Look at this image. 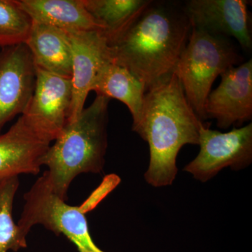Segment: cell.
<instances>
[{
    "label": "cell",
    "mask_w": 252,
    "mask_h": 252,
    "mask_svg": "<svg viewBox=\"0 0 252 252\" xmlns=\"http://www.w3.org/2000/svg\"><path fill=\"white\" fill-rule=\"evenodd\" d=\"M19 185L18 176L0 178V252H17L27 247V236L13 218L14 198Z\"/></svg>",
    "instance_id": "e0dca14e"
},
{
    "label": "cell",
    "mask_w": 252,
    "mask_h": 252,
    "mask_svg": "<svg viewBox=\"0 0 252 252\" xmlns=\"http://www.w3.org/2000/svg\"><path fill=\"white\" fill-rule=\"evenodd\" d=\"M152 0H84L93 18L102 28L107 41L114 40Z\"/></svg>",
    "instance_id": "2e32d148"
},
{
    "label": "cell",
    "mask_w": 252,
    "mask_h": 252,
    "mask_svg": "<svg viewBox=\"0 0 252 252\" xmlns=\"http://www.w3.org/2000/svg\"><path fill=\"white\" fill-rule=\"evenodd\" d=\"M33 22L43 23L67 32L102 31L86 9L84 0H18Z\"/></svg>",
    "instance_id": "5bb4252c"
},
{
    "label": "cell",
    "mask_w": 252,
    "mask_h": 252,
    "mask_svg": "<svg viewBox=\"0 0 252 252\" xmlns=\"http://www.w3.org/2000/svg\"><path fill=\"white\" fill-rule=\"evenodd\" d=\"M203 124L175 73L146 91L142 115L132 130L149 144L150 160L144 174L149 185H172L178 173L179 152L187 144L198 145Z\"/></svg>",
    "instance_id": "7a4b0ae2"
},
{
    "label": "cell",
    "mask_w": 252,
    "mask_h": 252,
    "mask_svg": "<svg viewBox=\"0 0 252 252\" xmlns=\"http://www.w3.org/2000/svg\"><path fill=\"white\" fill-rule=\"evenodd\" d=\"M32 21L18 0H0V47L25 44Z\"/></svg>",
    "instance_id": "ac0fdd59"
},
{
    "label": "cell",
    "mask_w": 252,
    "mask_h": 252,
    "mask_svg": "<svg viewBox=\"0 0 252 252\" xmlns=\"http://www.w3.org/2000/svg\"><path fill=\"white\" fill-rule=\"evenodd\" d=\"M72 99L71 79L36 67L35 88L22 115L39 135L51 143L67 123Z\"/></svg>",
    "instance_id": "52a82bcc"
},
{
    "label": "cell",
    "mask_w": 252,
    "mask_h": 252,
    "mask_svg": "<svg viewBox=\"0 0 252 252\" xmlns=\"http://www.w3.org/2000/svg\"><path fill=\"white\" fill-rule=\"evenodd\" d=\"M110 99L97 94L79 117L67 122L43 158L54 193L63 200L72 181L83 173L103 171L108 145Z\"/></svg>",
    "instance_id": "3957f363"
},
{
    "label": "cell",
    "mask_w": 252,
    "mask_h": 252,
    "mask_svg": "<svg viewBox=\"0 0 252 252\" xmlns=\"http://www.w3.org/2000/svg\"><path fill=\"white\" fill-rule=\"evenodd\" d=\"M67 33L72 50V99L69 122L75 120L84 110L99 69L110 59L108 41L102 31Z\"/></svg>",
    "instance_id": "8fae6325"
},
{
    "label": "cell",
    "mask_w": 252,
    "mask_h": 252,
    "mask_svg": "<svg viewBox=\"0 0 252 252\" xmlns=\"http://www.w3.org/2000/svg\"><path fill=\"white\" fill-rule=\"evenodd\" d=\"M119 183L118 176H107L84 203L72 206L54 193L45 171L24 195L25 205L18 227L27 236L34 225H41L56 235H64L79 252H106L93 240L86 214L94 210Z\"/></svg>",
    "instance_id": "277c9868"
},
{
    "label": "cell",
    "mask_w": 252,
    "mask_h": 252,
    "mask_svg": "<svg viewBox=\"0 0 252 252\" xmlns=\"http://www.w3.org/2000/svg\"><path fill=\"white\" fill-rule=\"evenodd\" d=\"M221 81L211 91L205 105L206 119H215L220 129L241 126L252 119V60L220 74Z\"/></svg>",
    "instance_id": "9c48e42d"
},
{
    "label": "cell",
    "mask_w": 252,
    "mask_h": 252,
    "mask_svg": "<svg viewBox=\"0 0 252 252\" xmlns=\"http://www.w3.org/2000/svg\"><path fill=\"white\" fill-rule=\"evenodd\" d=\"M51 142L45 140L23 115L0 134V178L22 174L37 175Z\"/></svg>",
    "instance_id": "7c38bea8"
},
{
    "label": "cell",
    "mask_w": 252,
    "mask_h": 252,
    "mask_svg": "<svg viewBox=\"0 0 252 252\" xmlns=\"http://www.w3.org/2000/svg\"><path fill=\"white\" fill-rule=\"evenodd\" d=\"M198 145V156L184 168L195 180L205 183L226 167L243 170L252 162V124L227 132L211 130L203 124Z\"/></svg>",
    "instance_id": "8992f818"
},
{
    "label": "cell",
    "mask_w": 252,
    "mask_h": 252,
    "mask_svg": "<svg viewBox=\"0 0 252 252\" xmlns=\"http://www.w3.org/2000/svg\"><path fill=\"white\" fill-rule=\"evenodd\" d=\"M243 61V56L230 38L192 26L188 43L174 73L180 79L189 104L202 122L206 120L205 102L214 81Z\"/></svg>",
    "instance_id": "5b68a950"
},
{
    "label": "cell",
    "mask_w": 252,
    "mask_h": 252,
    "mask_svg": "<svg viewBox=\"0 0 252 252\" xmlns=\"http://www.w3.org/2000/svg\"><path fill=\"white\" fill-rule=\"evenodd\" d=\"M97 94L117 99L127 106L132 125L140 121L146 89L144 84L126 68L108 61L99 69L92 87Z\"/></svg>",
    "instance_id": "9a60e30c"
},
{
    "label": "cell",
    "mask_w": 252,
    "mask_h": 252,
    "mask_svg": "<svg viewBox=\"0 0 252 252\" xmlns=\"http://www.w3.org/2000/svg\"><path fill=\"white\" fill-rule=\"evenodd\" d=\"M191 28L183 5L152 0L108 42L109 59L133 74L147 91L175 72Z\"/></svg>",
    "instance_id": "6da1fadb"
},
{
    "label": "cell",
    "mask_w": 252,
    "mask_h": 252,
    "mask_svg": "<svg viewBox=\"0 0 252 252\" xmlns=\"http://www.w3.org/2000/svg\"><path fill=\"white\" fill-rule=\"evenodd\" d=\"M36 84V67L25 44L0 51V134L4 126L22 115Z\"/></svg>",
    "instance_id": "ba28073f"
},
{
    "label": "cell",
    "mask_w": 252,
    "mask_h": 252,
    "mask_svg": "<svg viewBox=\"0 0 252 252\" xmlns=\"http://www.w3.org/2000/svg\"><path fill=\"white\" fill-rule=\"evenodd\" d=\"M245 0H189L183 8L193 27L215 34L234 37L242 49L252 48L248 4Z\"/></svg>",
    "instance_id": "30bf717a"
},
{
    "label": "cell",
    "mask_w": 252,
    "mask_h": 252,
    "mask_svg": "<svg viewBox=\"0 0 252 252\" xmlns=\"http://www.w3.org/2000/svg\"><path fill=\"white\" fill-rule=\"evenodd\" d=\"M25 44L36 67L71 79L72 50L67 32L32 21Z\"/></svg>",
    "instance_id": "4fadbf2b"
}]
</instances>
